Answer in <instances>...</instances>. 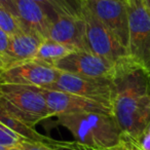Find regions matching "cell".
<instances>
[{
    "mask_svg": "<svg viewBox=\"0 0 150 150\" xmlns=\"http://www.w3.org/2000/svg\"><path fill=\"white\" fill-rule=\"evenodd\" d=\"M9 37H11V36L5 33V32L0 28V56L1 57L4 56L7 50L8 43H9Z\"/></svg>",
    "mask_w": 150,
    "mask_h": 150,
    "instance_id": "obj_22",
    "label": "cell"
},
{
    "mask_svg": "<svg viewBox=\"0 0 150 150\" xmlns=\"http://www.w3.org/2000/svg\"><path fill=\"white\" fill-rule=\"evenodd\" d=\"M72 52V50L67 47L64 44L47 38L41 42L34 60L54 67V65L59 61H61Z\"/></svg>",
    "mask_w": 150,
    "mask_h": 150,
    "instance_id": "obj_16",
    "label": "cell"
},
{
    "mask_svg": "<svg viewBox=\"0 0 150 150\" xmlns=\"http://www.w3.org/2000/svg\"><path fill=\"white\" fill-rule=\"evenodd\" d=\"M4 68V63H3V60H2V57L0 56V71L2 70Z\"/></svg>",
    "mask_w": 150,
    "mask_h": 150,
    "instance_id": "obj_26",
    "label": "cell"
},
{
    "mask_svg": "<svg viewBox=\"0 0 150 150\" xmlns=\"http://www.w3.org/2000/svg\"><path fill=\"white\" fill-rule=\"evenodd\" d=\"M17 19L22 30L47 39L52 20L45 8L34 0H16Z\"/></svg>",
    "mask_w": 150,
    "mask_h": 150,
    "instance_id": "obj_11",
    "label": "cell"
},
{
    "mask_svg": "<svg viewBox=\"0 0 150 150\" xmlns=\"http://www.w3.org/2000/svg\"><path fill=\"white\" fill-rule=\"evenodd\" d=\"M86 147L88 150H134L129 146H127L125 143H123V142L121 144H119V145L112 146V147H106V148H91L88 147V146H86Z\"/></svg>",
    "mask_w": 150,
    "mask_h": 150,
    "instance_id": "obj_24",
    "label": "cell"
},
{
    "mask_svg": "<svg viewBox=\"0 0 150 150\" xmlns=\"http://www.w3.org/2000/svg\"><path fill=\"white\" fill-rule=\"evenodd\" d=\"M0 122L30 141L48 142L50 140V138L38 133L35 129V127H32L26 123L25 121L18 118L1 102H0Z\"/></svg>",
    "mask_w": 150,
    "mask_h": 150,
    "instance_id": "obj_15",
    "label": "cell"
},
{
    "mask_svg": "<svg viewBox=\"0 0 150 150\" xmlns=\"http://www.w3.org/2000/svg\"><path fill=\"white\" fill-rule=\"evenodd\" d=\"M86 23V50L117 64L129 57L127 50L117 40L111 31L86 6L83 13Z\"/></svg>",
    "mask_w": 150,
    "mask_h": 150,
    "instance_id": "obj_5",
    "label": "cell"
},
{
    "mask_svg": "<svg viewBox=\"0 0 150 150\" xmlns=\"http://www.w3.org/2000/svg\"><path fill=\"white\" fill-rule=\"evenodd\" d=\"M42 95L52 111V115L67 113H81V112H98L113 114L112 107L104 103L84 98L70 93L56 90H47L40 88Z\"/></svg>",
    "mask_w": 150,
    "mask_h": 150,
    "instance_id": "obj_10",
    "label": "cell"
},
{
    "mask_svg": "<svg viewBox=\"0 0 150 150\" xmlns=\"http://www.w3.org/2000/svg\"><path fill=\"white\" fill-rule=\"evenodd\" d=\"M47 11L52 22L59 16L72 18H83L84 0H34Z\"/></svg>",
    "mask_w": 150,
    "mask_h": 150,
    "instance_id": "obj_14",
    "label": "cell"
},
{
    "mask_svg": "<svg viewBox=\"0 0 150 150\" xmlns=\"http://www.w3.org/2000/svg\"><path fill=\"white\" fill-rule=\"evenodd\" d=\"M0 5L3 6L5 9L11 13L17 18V5H16V0H0Z\"/></svg>",
    "mask_w": 150,
    "mask_h": 150,
    "instance_id": "obj_23",
    "label": "cell"
},
{
    "mask_svg": "<svg viewBox=\"0 0 150 150\" xmlns=\"http://www.w3.org/2000/svg\"><path fill=\"white\" fill-rule=\"evenodd\" d=\"M144 3H145V5L147 6V8L150 11V0H143Z\"/></svg>",
    "mask_w": 150,
    "mask_h": 150,
    "instance_id": "obj_27",
    "label": "cell"
},
{
    "mask_svg": "<svg viewBox=\"0 0 150 150\" xmlns=\"http://www.w3.org/2000/svg\"><path fill=\"white\" fill-rule=\"evenodd\" d=\"M0 150H21L18 147H11V146H3V145H0Z\"/></svg>",
    "mask_w": 150,
    "mask_h": 150,
    "instance_id": "obj_25",
    "label": "cell"
},
{
    "mask_svg": "<svg viewBox=\"0 0 150 150\" xmlns=\"http://www.w3.org/2000/svg\"><path fill=\"white\" fill-rule=\"evenodd\" d=\"M0 102L18 118L32 127L54 116L40 88L36 86L0 84Z\"/></svg>",
    "mask_w": 150,
    "mask_h": 150,
    "instance_id": "obj_3",
    "label": "cell"
},
{
    "mask_svg": "<svg viewBox=\"0 0 150 150\" xmlns=\"http://www.w3.org/2000/svg\"><path fill=\"white\" fill-rule=\"evenodd\" d=\"M25 138L0 122V145L18 147ZM27 140V139H26Z\"/></svg>",
    "mask_w": 150,
    "mask_h": 150,
    "instance_id": "obj_18",
    "label": "cell"
},
{
    "mask_svg": "<svg viewBox=\"0 0 150 150\" xmlns=\"http://www.w3.org/2000/svg\"><path fill=\"white\" fill-rule=\"evenodd\" d=\"M43 40L44 39L39 36L23 30L15 35H11L9 37L7 50L2 57L4 68L26 61L33 60Z\"/></svg>",
    "mask_w": 150,
    "mask_h": 150,
    "instance_id": "obj_13",
    "label": "cell"
},
{
    "mask_svg": "<svg viewBox=\"0 0 150 150\" xmlns=\"http://www.w3.org/2000/svg\"><path fill=\"white\" fill-rule=\"evenodd\" d=\"M19 148L21 150H54L48 142H36L26 139L20 143Z\"/></svg>",
    "mask_w": 150,
    "mask_h": 150,
    "instance_id": "obj_21",
    "label": "cell"
},
{
    "mask_svg": "<svg viewBox=\"0 0 150 150\" xmlns=\"http://www.w3.org/2000/svg\"><path fill=\"white\" fill-rule=\"evenodd\" d=\"M48 144L54 148V150H88L86 146L77 142H63L50 139Z\"/></svg>",
    "mask_w": 150,
    "mask_h": 150,
    "instance_id": "obj_20",
    "label": "cell"
},
{
    "mask_svg": "<svg viewBox=\"0 0 150 150\" xmlns=\"http://www.w3.org/2000/svg\"><path fill=\"white\" fill-rule=\"evenodd\" d=\"M129 11V45L132 59L150 74V11L143 0H127Z\"/></svg>",
    "mask_w": 150,
    "mask_h": 150,
    "instance_id": "obj_4",
    "label": "cell"
},
{
    "mask_svg": "<svg viewBox=\"0 0 150 150\" xmlns=\"http://www.w3.org/2000/svg\"><path fill=\"white\" fill-rule=\"evenodd\" d=\"M122 142L134 150H150V120L138 139H122Z\"/></svg>",
    "mask_w": 150,
    "mask_h": 150,
    "instance_id": "obj_19",
    "label": "cell"
},
{
    "mask_svg": "<svg viewBox=\"0 0 150 150\" xmlns=\"http://www.w3.org/2000/svg\"><path fill=\"white\" fill-rule=\"evenodd\" d=\"M0 28L9 36L22 31L18 19L7 9L0 5Z\"/></svg>",
    "mask_w": 150,
    "mask_h": 150,
    "instance_id": "obj_17",
    "label": "cell"
},
{
    "mask_svg": "<svg viewBox=\"0 0 150 150\" xmlns=\"http://www.w3.org/2000/svg\"><path fill=\"white\" fill-rule=\"evenodd\" d=\"M112 109L123 137L136 140L150 120V74L129 57L115 65Z\"/></svg>",
    "mask_w": 150,
    "mask_h": 150,
    "instance_id": "obj_1",
    "label": "cell"
},
{
    "mask_svg": "<svg viewBox=\"0 0 150 150\" xmlns=\"http://www.w3.org/2000/svg\"><path fill=\"white\" fill-rule=\"evenodd\" d=\"M86 6L127 50L129 11L127 0H84Z\"/></svg>",
    "mask_w": 150,
    "mask_h": 150,
    "instance_id": "obj_8",
    "label": "cell"
},
{
    "mask_svg": "<svg viewBox=\"0 0 150 150\" xmlns=\"http://www.w3.org/2000/svg\"><path fill=\"white\" fill-rule=\"evenodd\" d=\"M47 90L62 91L70 94L92 99L112 107L113 88L110 78L88 77L61 71L58 79ZM113 110V109H112Z\"/></svg>",
    "mask_w": 150,
    "mask_h": 150,
    "instance_id": "obj_6",
    "label": "cell"
},
{
    "mask_svg": "<svg viewBox=\"0 0 150 150\" xmlns=\"http://www.w3.org/2000/svg\"><path fill=\"white\" fill-rule=\"evenodd\" d=\"M115 65L116 64L91 52L75 50L59 61L54 67L62 72L111 79Z\"/></svg>",
    "mask_w": 150,
    "mask_h": 150,
    "instance_id": "obj_9",
    "label": "cell"
},
{
    "mask_svg": "<svg viewBox=\"0 0 150 150\" xmlns=\"http://www.w3.org/2000/svg\"><path fill=\"white\" fill-rule=\"evenodd\" d=\"M48 38L64 44L73 52L86 50V23L83 18L59 16L52 22Z\"/></svg>",
    "mask_w": 150,
    "mask_h": 150,
    "instance_id": "obj_12",
    "label": "cell"
},
{
    "mask_svg": "<svg viewBox=\"0 0 150 150\" xmlns=\"http://www.w3.org/2000/svg\"><path fill=\"white\" fill-rule=\"evenodd\" d=\"M61 71L36 60L13 65L0 71V84H22L48 88L58 79Z\"/></svg>",
    "mask_w": 150,
    "mask_h": 150,
    "instance_id": "obj_7",
    "label": "cell"
},
{
    "mask_svg": "<svg viewBox=\"0 0 150 150\" xmlns=\"http://www.w3.org/2000/svg\"><path fill=\"white\" fill-rule=\"evenodd\" d=\"M58 123L66 127L75 142L91 148L112 147L122 143L123 134L113 114L98 112L57 115Z\"/></svg>",
    "mask_w": 150,
    "mask_h": 150,
    "instance_id": "obj_2",
    "label": "cell"
}]
</instances>
